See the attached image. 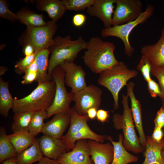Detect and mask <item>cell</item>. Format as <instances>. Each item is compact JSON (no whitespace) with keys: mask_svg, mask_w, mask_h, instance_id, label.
Here are the masks:
<instances>
[{"mask_svg":"<svg viewBox=\"0 0 164 164\" xmlns=\"http://www.w3.org/2000/svg\"><path fill=\"white\" fill-rule=\"evenodd\" d=\"M127 95L131 102V110L133 121L139 135L140 144L145 150L146 143V138L144 132L142 120L141 104L135 95L133 89L135 84L130 82L127 85Z\"/></svg>","mask_w":164,"mask_h":164,"instance_id":"e0dca14e","label":"cell"},{"mask_svg":"<svg viewBox=\"0 0 164 164\" xmlns=\"http://www.w3.org/2000/svg\"><path fill=\"white\" fill-rule=\"evenodd\" d=\"M141 52L152 66L164 65V28L158 41L154 44L144 46L141 49Z\"/></svg>","mask_w":164,"mask_h":164,"instance_id":"d6986e66","label":"cell"},{"mask_svg":"<svg viewBox=\"0 0 164 164\" xmlns=\"http://www.w3.org/2000/svg\"><path fill=\"white\" fill-rule=\"evenodd\" d=\"M163 132H164V128H163ZM162 156H163V159H164V151L162 153Z\"/></svg>","mask_w":164,"mask_h":164,"instance_id":"c3c4849f","label":"cell"},{"mask_svg":"<svg viewBox=\"0 0 164 164\" xmlns=\"http://www.w3.org/2000/svg\"><path fill=\"white\" fill-rule=\"evenodd\" d=\"M23 52L25 56H28L34 53L35 52V50L32 45L28 44L23 46Z\"/></svg>","mask_w":164,"mask_h":164,"instance_id":"b9f144b4","label":"cell"},{"mask_svg":"<svg viewBox=\"0 0 164 164\" xmlns=\"http://www.w3.org/2000/svg\"><path fill=\"white\" fill-rule=\"evenodd\" d=\"M35 2L37 9L46 12L52 20L56 22L66 10L60 0H37Z\"/></svg>","mask_w":164,"mask_h":164,"instance_id":"7402d4cb","label":"cell"},{"mask_svg":"<svg viewBox=\"0 0 164 164\" xmlns=\"http://www.w3.org/2000/svg\"><path fill=\"white\" fill-rule=\"evenodd\" d=\"M53 44L49 48L51 56L49 61L48 74H51L54 68L65 62L73 63L81 51L86 49L87 42L81 36L72 40L70 35L65 37L56 36Z\"/></svg>","mask_w":164,"mask_h":164,"instance_id":"3957f363","label":"cell"},{"mask_svg":"<svg viewBox=\"0 0 164 164\" xmlns=\"http://www.w3.org/2000/svg\"><path fill=\"white\" fill-rule=\"evenodd\" d=\"M116 0H94L91 6L87 9L90 16L97 17L102 22L105 28L112 26V18Z\"/></svg>","mask_w":164,"mask_h":164,"instance_id":"9a60e30c","label":"cell"},{"mask_svg":"<svg viewBox=\"0 0 164 164\" xmlns=\"http://www.w3.org/2000/svg\"><path fill=\"white\" fill-rule=\"evenodd\" d=\"M66 10L70 11H84L93 4L94 0H62Z\"/></svg>","mask_w":164,"mask_h":164,"instance_id":"4dcf8cb0","label":"cell"},{"mask_svg":"<svg viewBox=\"0 0 164 164\" xmlns=\"http://www.w3.org/2000/svg\"><path fill=\"white\" fill-rule=\"evenodd\" d=\"M56 85L52 80L38 83V85L28 95L19 99H14L12 111H36L46 110L53 104Z\"/></svg>","mask_w":164,"mask_h":164,"instance_id":"7a4b0ae2","label":"cell"},{"mask_svg":"<svg viewBox=\"0 0 164 164\" xmlns=\"http://www.w3.org/2000/svg\"><path fill=\"white\" fill-rule=\"evenodd\" d=\"M91 159L94 164H110L112 161L114 148L111 142L101 143L89 139Z\"/></svg>","mask_w":164,"mask_h":164,"instance_id":"ac0fdd59","label":"cell"},{"mask_svg":"<svg viewBox=\"0 0 164 164\" xmlns=\"http://www.w3.org/2000/svg\"><path fill=\"white\" fill-rule=\"evenodd\" d=\"M37 139L43 155L49 159L57 160L62 154L70 151L61 138L43 134Z\"/></svg>","mask_w":164,"mask_h":164,"instance_id":"5bb4252c","label":"cell"},{"mask_svg":"<svg viewBox=\"0 0 164 164\" xmlns=\"http://www.w3.org/2000/svg\"><path fill=\"white\" fill-rule=\"evenodd\" d=\"M154 123L155 125L159 126L162 128H164V107L162 106L157 112Z\"/></svg>","mask_w":164,"mask_h":164,"instance_id":"74e56055","label":"cell"},{"mask_svg":"<svg viewBox=\"0 0 164 164\" xmlns=\"http://www.w3.org/2000/svg\"><path fill=\"white\" fill-rule=\"evenodd\" d=\"M70 112L56 114L51 120L45 123L42 132L43 134L61 139L70 125Z\"/></svg>","mask_w":164,"mask_h":164,"instance_id":"2e32d148","label":"cell"},{"mask_svg":"<svg viewBox=\"0 0 164 164\" xmlns=\"http://www.w3.org/2000/svg\"><path fill=\"white\" fill-rule=\"evenodd\" d=\"M17 14L19 20L27 26H41L46 24L43 14L35 12L28 9H22Z\"/></svg>","mask_w":164,"mask_h":164,"instance_id":"83f0119b","label":"cell"},{"mask_svg":"<svg viewBox=\"0 0 164 164\" xmlns=\"http://www.w3.org/2000/svg\"><path fill=\"white\" fill-rule=\"evenodd\" d=\"M121 103L123 107L122 115L115 113L113 116L112 121L117 130H122L123 134V144L125 149L135 154L142 153L144 149L141 146L133 124L132 111L128 105V96L122 95Z\"/></svg>","mask_w":164,"mask_h":164,"instance_id":"5b68a950","label":"cell"},{"mask_svg":"<svg viewBox=\"0 0 164 164\" xmlns=\"http://www.w3.org/2000/svg\"><path fill=\"white\" fill-rule=\"evenodd\" d=\"M146 138L143 154L145 159L142 164H164L162 155L164 151V138L160 143L154 141L150 136H147Z\"/></svg>","mask_w":164,"mask_h":164,"instance_id":"ffe728a7","label":"cell"},{"mask_svg":"<svg viewBox=\"0 0 164 164\" xmlns=\"http://www.w3.org/2000/svg\"><path fill=\"white\" fill-rule=\"evenodd\" d=\"M14 99L9 90V83L0 78V113L5 117L9 115V110L13 108Z\"/></svg>","mask_w":164,"mask_h":164,"instance_id":"484cf974","label":"cell"},{"mask_svg":"<svg viewBox=\"0 0 164 164\" xmlns=\"http://www.w3.org/2000/svg\"><path fill=\"white\" fill-rule=\"evenodd\" d=\"M0 17L11 21L19 20L17 14L14 13L9 10L7 1L5 0H0Z\"/></svg>","mask_w":164,"mask_h":164,"instance_id":"e575fe53","label":"cell"},{"mask_svg":"<svg viewBox=\"0 0 164 164\" xmlns=\"http://www.w3.org/2000/svg\"><path fill=\"white\" fill-rule=\"evenodd\" d=\"M112 18V26L123 24L137 18L143 12L140 0H116Z\"/></svg>","mask_w":164,"mask_h":164,"instance_id":"8fae6325","label":"cell"},{"mask_svg":"<svg viewBox=\"0 0 164 164\" xmlns=\"http://www.w3.org/2000/svg\"><path fill=\"white\" fill-rule=\"evenodd\" d=\"M71 121L67 133L61 139L69 149H72L76 142L82 139H89L104 143L107 137L106 135H100L93 132L87 124L89 120L87 114L81 115L76 112L74 108H70Z\"/></svg>","mask_w":164,"mask_h":164,"instance_id":"8992f818","label":"cell"},{"mask_svg":"<svg viewBox=\"0 0 164 164\" xmlns=\"http://www.w3.org/2000/svg\"><path fill=\"white\" fill-rule=\"evenodd\" d=\"M90 155L88 140L82 139L77 141L71 151L62 154L57 161L60 164H94Z\"/></svg>","mask_w":164,"mask_h":164,"instance_id":"7c38bea8","label":"cell"},{"mask_svg":"<svg viewBox=\"0 0 164 164\" xmlns=\"http://www.w3.org/2000/svg\"><path fill=\"white\" fill-rule=\"evenodd\" d=\"M65 72L64 81L74 94L79 92L87 86L86 73L82 67L73 63L64 62L60 65Z\"/></svg>","mask_w":164,"mask_h":164,"instance_id":"4fadbf2b","label":"cell"},{"mask_svg":"<svg viewBox=\"0 0 164 164\" xmlns=\"http://www.w3.org/2000/svg\"><path fill=\"white\" fill-rule=\"evenodd\" d=\"M38 76V72H31L25 73L23 77V79L21 83L23 84H31L36 80Z\"/></svg>","mask_w":164,"mask_h":164,"instance_id":"ab89813d","label":"cell"},{"mask_svg":"<svg viewBox=\"0 0 164 164\" xmlns=\"http://www.w3.org/2000/svg\"><path fill=\"white\" fill-rule=\"evenodd\" d=\"M154 11L153 6L149 4L145 10L135 20L123 24L103 29L101 32V36L103 38L114 36L120 39L124 44L125 53L131 57L134 49L130 43V34L135 27L144 23L151 17L153 15Z\"/></svg>","mask_w":164,"mask_h":164,"instance_id":"9c48e42d","label":"cell"},{"mask_svg":"<svg viewBox=\"0 0 164 164\" xmlns=\"http://www.w3.org/2000/svg\"><path fill=\"white\" fill-rule=\"evenodd\" d=\"M17 154L32 145L36 140L29 132H21L13 133L8 135Z\"/></svg>","mask_w":164,"mask_h":164,"instance_id":"d4e9b609","label":"cell"},{"mask_svg":"<svg viewBox=\"0 0 164 164\" xmlns=\"http://www.w3.org/2000/svg\"><path fill=\"white\" fill-rule=\"evenodd\" d=\"M100 74L98 83L111 92L114 102V109H117L119 107L118 95L120 90L125 86H127L129 80L137 76L138 72L135 70L128 69L123 62L119 61Z\"/></svg>","mask_w":164,"mask_h":164,"instance_id":"277c9868","label":"cell"},{"mask_svg":"<svg viewBox=\"0 0 164 164\" xmlns=\"http://www.w3.org/2000/svg\"><path fill=\"white\" fill-rule=\"evenodd\" d=\"M36 164H60L57 160L43 157Z\"/></svg>","mask_w":164,"mask_h":164,"instance_id":"7bdbcfd3","label":"cell"},{"mask_svg":"<svg viewBox=\"0 0 164 164\" xmlns=\"http://www.w3.org/2000/svg\"><path fill=\"white\" fill-rule=\"evenodd\" d=\"M123 136L120 134L118 142L114 141L110 136L107 137V139L110 141L114 148L113 158L110 164H128L137 162L138 157L129 153L123 146Z\"/></svg>","mask_w":164,"mask_h":164,"instance_id":"44dd1931","label":"cell"},{"mask_svg":"<svg viewBox=\"0 0 164 164\" xmlns=\"http://www.w3.org/2000/svg\"><path fill=\"white\" fill-rule=\"evenodd\" d=\"M17 155L14 147L6 134L5 128H0V162Z\"/></svg>","mask_w":164,"mask_h":164,"instance_id":"f1b7e54d","label":"cell"},{"mask_svg":"<svg viewBox=\"0 0 164 164\" xmlns=\"http://www.w3.org/2000/svg\"><path fill=\"white\" fill-rule=\"evenodd\" d=\"M51 76L56 85V92L53 102L46 110V119L56 114L70 112V104L73 101L74 93L68 92L65 86V72L60 66L55 67Z\"/></svg>","mask_w":164,"mask_h":164,"instance_id":"ba28073f","label":"cell"},{"mask_svg":"<svg viewBox=\"0 0 164 164\" xmlns=\"http://www.w3.org/2000/svg\"><path fill=\"white\" fill-rule=\"evenodd\" d=\"M97 109L95 108H92L89 109L87 112L88 118L91 120L96 118Z\"/></svg>","mask_w":164,"mask_h":164,"instance_id":"ee69618b","label":"cell"},{"mask_svg":"<svg viewBox=\"0 0 164 164\" xmlns=\"http://www.w3.org/2000/svg\"><path fill=\"white\" fill-rule=\"evenodd\" d=\"M115 49L113 43L93 37L87 42L82 58L85 65L93 72L100 74L118 63L114 54Z\"/></svg>","mask_w":164,"mask_h":164,"instance_id":"6da1fadb","label":"cell"},{"mask_svg":"<svg viewBox=\"0 0 164 164\" xmlns=\"http://www.w3.org/2000/svg\"><path fill=\"white\" fill-rule=\"evenodd\" d=\"M151 74L155 76L159 81L162 94L160 98L162 106L164 107V65L152 66Z\"/></svg>","mask_w":164,"mask_h":164,"instance_id":"1f68e13d","label":"cell"},{"mask_svg":"<svg viewBox=\"0 0 164 164\" xmlns=\"http://www.w3.org/2000/svg\"><path fill=\"white\" fill-rule=\"evenodd\" d=\"M35 61L38 67V76L36 80L38 83L52 80L48 73V57L50 52L49 48H44L35 52Z\"/></svg>","mask_w":164,"mask_h":164,"instance_id":"603a6c76","label":"cell"},{"mask_svg":"<svg viewBox=\"0 0 164 164\" xmlns=\"http://www.w3.org/2000/svg\"><path fill=\"white\" fill-rule=\"evenodd\" d=\"M102 94L101 90L97 86L94 85L87 86L74 94L73 101L75 104L73 108L81 115L87 114V110L91 108L98 110L101 103Z\"/></svg>","mask_w":164,"mask_h":164,"instance_id":"30bf717a","label":"cell"},{"mask_svg":"<svg viewBox=\"0 0 164 164\" xmlns=\"http://www.w3.org/2000/svg\"><path fill=\"white\" fill-rule=\"evenodd\" d=\"M1 164H17L15 157L7 159L1 163Z\"/></svg>","mask_w":164,"mask_h":164,"instance_id":"bcb514c9","label":"cell"},{"mask_svg":"<svg viewBox=\"0 0 164 164\" xmlns=\"http://www.w3.org/2000/svg\"><path fill=\"white\" fill-rule=\"evenodd\" d=\"M47 111L42 110L34 112L31 120L29 127V132L35 137L39 133L42 132L45 123L44 119H46Z\"/></svg>","mask_w":164,"mask_h":164,"instance_id":"f546056e","label":"cell"},{"mask_svg":"<svg viewBox=\"0 0 164 164\" xmlns=\"http://www.w3.org/2000/svg\"><path fill=\"white\" fill-rule=\"evenodd\" d=\"M148 90L151 97L155 98L159 96L161 98L162 96V92L159 84L152 79L147 82Z\"/></svg>","mask_w":164,"mask_h":164,"instance_id":"d590c367","label":"cell"},{"mask_svg":"<svg viewBox=\"0 0 164 164\" xmlns=\"http://www.w3.org/2000/svg\"><path fill=\"white\" fill-rule=\"evenodd\" d=\"M7 69L6 67H0V76L4 75L5 72L7 70Z\"/></svg>","mask_w":164,"mask_h":164,"instance_id":"7dc6e473","label":"cell"},{"mask_svg":"<svg viewBox=\"0 0 164 164\" xmlns=\"http://www.w3.org/2000/svg\"><path fill=\"white\" fill-rule=\"evenodd\" d=\"M109 117V111L102 109L97 110L96 118L99 121L102 123L106 122Z\"/></svg>","mask_w":164,"mask_h":164,"instance_id":"60d3db41","label":"cell"},{"mask_svg":"<svg viewBox=\"0 0 164 164\" xmlns=\"http://www.w3.org/2000/svg\"><path fill=\"white\" fill-rule=\"evenodd\" d=\"M35 56V52L31 55L25 56L24 58L20 59L15 66V72L19 74L24 73L27 68L34 61Z\"/></svg>","mask_w":164,"mask_h":164,"instance_id":"836d02e7","label":"cell"},{"mask_svg":"<svg viewBox=\"0 0 164 164\" xmlns=\"http://www.w3.org/2000/svg\"><path fill=\"white\" fill-rule=\"evenodd\" d=\"M43 155L36 139L32 145L17 154L15 158L17 164H32L39 161Z\"/></svg>","mask_w":164,"mask_h":164,"instance_id":"cb8c5ba5","label":"cell"},{"mask_svg":"<svg viewBox=\"0 0 164 164\" xmlns=\"http://www.w3.org/2000/svg\"><path fill=\"white\" fill-rule=\"evenodd\" d=\"M57 28L56 22L52 20L43 26H27L20 38L19 42L23 46L28 44L32 45L35 52L44 48H49L54 43L53 38Z\"/></svg>","mask_w":164,"mask_h":164,"instance_id":"52a82bcc","label":"cell"},{"mask_svg":"<svg viewBox=\"0 0 164 164\" xmlns=\"http://www.w3.org/2000/svg\"><path fill=\"white\" fill-rule=\"evenodd\" d=\"M38 67L35 61L32 63L25 70V73L31 72H38Z\"/></svg>","mask_w":164,"mask_h":164,"instance_id":"f6af8a7d","label":"cell"},{"mask_svg":"<svg viewBox=\"0 0 164 164\" xmlns=\"http://www.w3.org/2000/svg\"><path fill=\"white\" fill-rule=\"evenodd\" d=\"M86 20V17L85 15L81 13H78L73 16L72 22L74 26L80 27L84 25Z\"/></svg>","mask_w":164,"mask_h":164,"instance_id":"f35d334b","label":"cell"},{"mask_svg":"<svg viewBox=\"0 0 164 164\" xmlns=\"http://www.w3.org/2000/svg\"><path fill=\"white\" fill-rule=\"evenodd\" d=\"M152 67V65L149 61L142 55L137 68L141 72L145 80L147 82L152 79L151 77Z\"/></svg>","mask_w":164,"mask_h":164,"instance_id":"d6a6232c","label":"cell"},{"mask_svg":"<svg viewBox=\"0 0 164 164\" xmlns=\"http://www.w3.org/2000/svg\"><path fill=\"white\" fill-rule=\"evenodd\" d=\"M164 136V133L162 128L156 125H155L154 131L151 138L154 141L157 143H160Z\"/></svg>","mask_w":164,"mask_h":164,"instance_id":"8d00e7d4","label":"cell"},{"mask_svg":"<svg viewBox=\"0 0 164 164\" xmlns=\"http://www.w3.org/2000/svg\"><path fill=\"white\" fill-rule=\"evenodd\" d=\"M34 111H27L15 113L11 126L13 133L29 132L30 124Z\"/></svg>","mask_w":164,"mask_h":164,"instance_id":"4316f807","label":"cell"}]
</instances>
